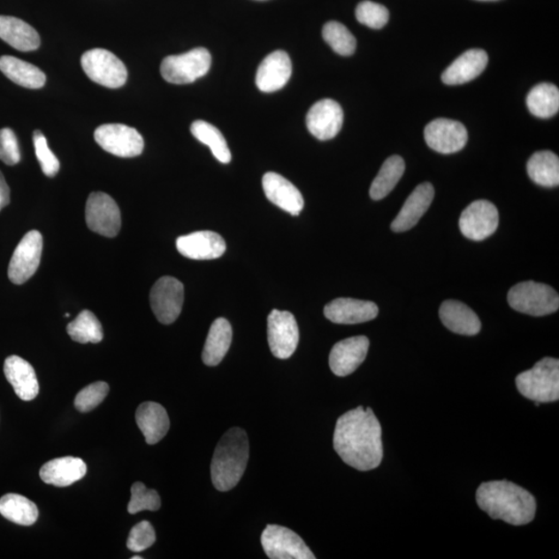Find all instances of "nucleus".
I'll list each match as a JSON object with an SVG mask.
<instances>
[{"label": "nucleus", "mask_w": 559, "mask_h": 559, "mask_svg": "<svg viewBox=\"0 0 559 559\" xmlns=\"http://www.w3.org/2000/svg\"><path fill=\"white\" fill-rule=\"evenodd\" d=\"M382 429L371 409L357 407L338 418L333 433V448L346 464L360 471L380 465L384 458Z\"/></svg>", "instance_id": "f257e3e1"}, {"label": "nucleus", "mask_w": 559, "mask_h": 559, "mask_svg": "<svg viewBox=\"0 0 559 559\" xmlns=\"http://www.w3.org/2000/svg\"><path fill=\"white\" fill-rule=\"evenodd\" d=\"M477 502L492 519L515 526L531 524L536 516L534 497L525 488L508 481L483 483L477 491Z\"/></svg>", "instance_id": "f03ea898"}, {"label": "nucleus", "mask_w": 559, "mask_h": 559, "mask_svg": "<svg viewBox=\"0 0 559 559\" xmlns=\"http://www.w3.org/2000/svg\"><path fill=\"white\" fill-rule=\"evenodd\" d=\"M249 460L247 433L233 428L222 436L211 465V481L218 491L234 489L244 476Z\"/></svg>", "instance_id": "7ed1b4c3"}, {"label": "nucleus", "mask_w": 559, "mask_h": 559, "mask_svg": "<svg viewBox=\"0 0 559 559\" xmlns=\"http://www.w3.org/2000/svg\"><path fill=\"white\" fill-rule=\"evenodd\" d=\"M516 387L522 396L536 403L555 402L559 399V361L544 357L516 378Z\"/></svg>", "instance_id": "20e7f679"}, {"label": "nucleus", "mask_w": 559, "mask_h": 559, "mask_svg": "<svg viewBox=\"0 0 559 559\" xmlns=\"http://www.w3.org/2000/svg\"><path fill=\"white\" fill-rule=\"evenodd\" d=\"M509 306L516 311L532 316L555 313L559 308V296L549 285L533 281L521 282L509 289Z\"/></svg>", "instance_id": "39448f33"}, {"label": "nucleus", "mask_w": 559, "mask_h": 559, "mask_svg": "<svg viewBox=\"0 0 559 559\" xmlns=\"http://www.w3.org/2000/svg\"><path fill=\"white\" fill-rule=\"evenodd\" d=\"M211 65V53L196 48L180 56L168 57L161 65V75L172 84H189L208 74Z\"/></svg>", "instance_id": "423d86ee"}, {"label": "nucleus", "mask_w": 559, "mask_h": 559, "mask_svg": "<svg viewBox=\"0 0 559 559\" xmlns=\"http://www.w3.org/2000/svg\"><path fill=\"white\" fill-rule=\"evenodd\" d=\"M81 65L90 80L102 87L119 88L126 82V65L111 51L96 48L85 52L81 57Z\"/></svg>", "instance_id": "0eeeda50"}, {"label": "nucleus", "mask_w": 559, "mask_h": 559, "mask_svg": "<svg viewBox=\"0 0 559 559\" xmlns=\"http://www.w3.org/2000/svg\"><path fill=\"white\" fill-rule=\"evenodd\" d=\"M261 544L271 559L316 558L299 534L287 527L267 525L261 536Z\"/></svg>", "instance_id": "6e6552de"}, {"label": "nucleus", "mask_w": 559, "mask_h": 559, "mask_svg": "<svg viewBox=\"0 0 559 559\" xmlns=\"http://www.w3.org/2000/svg\"><path fill=\"white\" fill-rule=\"evenodd\" d=\"M96 142L107 153L120 157H134L142 154L144 142L134 127L121 124L103 125L95 131Z\"/></svg>", "instance_id": "1a4fd4ad"}, {"label": "nucleus", "mask_w": 559, "mask_h": 559, "mask_svg": "<svg viewBox=\"0 0 559 559\" xmlns=\"http://www.w3.org/2000/svg\"><path fill=\"white\" fill-rule=\"evenodd\" d=\"M184 299V285L172 277L157 280L150 291L151 310L163 325H172L179 318Z\"/></svg>", "instance_id": "9d476101"}, {"label": "nucleus", "mask_w": 559, "mask_h": 559, "mask_svg": "<svg viewBox=\"0 0 559 559\" xmlns=\"http://www.w3.org/2000/svg\"><path fill=\"white\" fill-rule=\"evenodd\" d=\"M88 228L106 238H114L121 228V215L115 200L103 192L91 193L85 208Z\"/></svg>", "instance_id": "9b49d317"}, {"label": "nucleus", "mask_w": 559, "mask_h": 559, "mask_svg": "<svg viewBox=\"0 0 559 559\" xmlns=\"http://www.w3.org/2000/svg\"><path fill=\"white\" fill-rule=\"evenodd\" d=\"M267 339L272 354L287 360L299 345L300 332L295 316L288 311L272 310L267 318Z\"/></svg>", "instance_id": "f8f14e48"}, {"label": "nucleus", "mask_w": 559, "mask_h": 559, "mask_svg": "<svg viewBox=\"0 0 559 559\" xmlns=\"http://www.w3.org/2000/svg\"><path fill=\"white\" fill-rule=\"evenodd\" d=\"M42 252V236L38 230L29 231L17 246L9 265L10 281L21 285L39 269Z\"/></svg>", "instance_id": "ddd939ff"}, {"label": "nucleus", "mask_w": 559, "mask_h": 559, "mask_svg": "<svg viewBox=\"0 0 559 559\" xmlns=\"http://www.w3.org/2000/svg\"><path fill=\"white\" fill-rule=\"evenodd\" d=\"M500 224L496 206L488 200H477L462 212L459 227L462 234L471 241H484L494 234Z\"/></svg>", "instance_id": "4468645a"}, {"label": "nucleus", "mask_w": 559, "mask_h": 559, "mask_svg": "<svg viewBox=\"0 0 559 559\" xmlns=\"http://www.w3.org/2000/svg\"><path fill=\"white\" fill-rule=\"evenodd\" d=\"M467 139L469 134L466 127L452 119H435L425 129V140L428 147L443 155L458 153L464 149Z\"/></svg>", "instance_id": "2eb2a0df"}, {"label": "nucleus", "mask_w": 559, "mask_h": 559, "mask_svg": "<svg viewBox=\"0 0 559 559\" xmlns=\"http://www.w3.org/2000/svg\"><path fill=\"white\" fill-rule=\"evenodd\" d=\"M344 114L341 106L331 99L321 100L310 109L306 123L312 135L322 142L335 138L341 131Z\"/></svg>", "instance_id": "dca6fc26"}, {"label": "nucleus", "mask_w": 559, "mask_h": 559, "mask_svg": "<svg viewBox=\"0 0 559 559\" xmlns=\"http://www.w3.org/2000/svg\"><path fill=\"white\" fill-rule=\"evenodd\" d=\"M369 346V339L364 336L351 337L338 342L330 354L333 373L340 378L354 373L366 360Z\"/></svg>", "instance_id": "f3484780"}, {"label": "nucleus", "mask_w": 559, "mask_h": 559, "mask_svg": "<svg viewBox=\"0 0 559 559\" xmlns=\"http://www.w3.org/2000/svg\"><path fill=\"white\" fill-rule=\"evenodd\" d=\"M176 249L182 255L193 260H212L221 257L226 251V242L220 234L212 231H197L180 236Z\"/></svg>", "instance_id": "a211bd4d"}, {"label": "nucleus", "mask_w": 559, "mask_h": 559, "mask_svg": "<svg viewBox=\"0 0 559 559\" xmlns=\"http://www.w3.org/2000/svg\"><path fill=\"white\" fill-rule=\"evenodd\" d=\"M379 310L372 302L341 297L327 303L325 315L327 319L338 325H357L378 318Z\"/></svg>", "instance_id": "6ab92c4d"}, {"label": "nucleus", "mask_w": 559, "mask_h": 559, "mask_svg": "<svg viewBox=\"0 0 559 559\" xmlns=\"http://www.w3.org/2000/svg\"><path fill=\"white\" fill-rule=\"evenodd\" d=\"M263 187L266 198L272 203L290 215H300L305 203L302 193L288 180L278 173L267 172L263 179Z\"/></svg>", "instance_id": "aec40b11"}, {"label": "nucleus", "mask_w": 559, "mask_h": 559, "mask_svg": "<svg viewBox=\"0 0 559 559\" xmlns=\"http://www.w3.org/2000/svg\"><path fill=\"white\" fill-rule=\"evenodd\" d=\"M434 188L430 182L418 185L410 197L407 198L403 208L393 221L391 228L394 233H405L415 227L421 220L434 198Z\"/></svg>", "instance_id": "412c9836"}, {"label": "nucleus", "mask_w": 559, "mask_h": 559, "mask_svg": "<svg viewBox=\"0 0 559 559\" xmlns=\"http://www.w3.org/2000/svg\"><path fill=\"white\" fill-rule=\"evenodd\" d=\"M293 65L288 54L276 51L269 54L259 65L257 84L264 93H273L281 89L289 81Z\"/></svg>", "instance_id": "4be33fe9"}, {"label": "nucleus", "mask_w": 559, "mask_h": 559, "mask_svg": "<svg viewBox=\"0 0 559 559\" xmlns=\"http://www.w3.org/2000/svg\"><path fill=\"white\" fill-rule=\"evenodd\" d=\"M4 371L5 378L21 400L32 401L38 396V378L34 367L27 361L20 356H11L4 362Z\"/></svg>", "instance_id": "5701e85b"}, {"label": "nucleus", "mask_w": 559, "mask_h": 559, "mask_svg": "<svg viewBox=\"0 0 559 559\" xmlns=\"http://www.w3.org/2000/svg\"><path fill=\"white\" fill-rule=\"evenodd\" d=\"M440 318L447 329L459 335L475 336L482 329L479 316L459 301L443 302L440 309Z\"/></svg>", "instance_id": "b1692460"}, {"label": "nucleus", "mask_w": 559, "mask_h": 559, "mask_svg": "<svg viewBox=\"0 0 559 559\" xmlns=\"http://www.w3.org/2000/svg\"><path fill=\"white\" fill-rule=\"evenodd\" d=\"M88 467L80 458L64 457L47 462L42 466L40 477L42 481L56 486L68 487L80 481L87 475Z\"/></svg>", "instance_id": "393cba45"}, {"label": "nucleus", "mask_w": 559, "mask_h": 559, "mask_svg": "<svg viewBox=\"0 0 559 559\" xmlns=\"http://www.w3.org/2000/svg\"><path fill=\"white\" fill-rule=\"evenodd\" d=\"M488 64V56L482 50H471L462 54L443 72V83L460 85L470 82L482 74Z\"/></svg>", "instance_id": "a878e982"}, {"label": "nucleus", "mask_w": 559, "mask_h": 559, "mask_svg": "<svg viewBox=\"0 0 559 559\" xmlns=\"http://www.w3.org/2000/svg\"><path fill=\"white\" fill-rule=\"evenodd\" d=\"M136 423L149 445L161 441L170 428L166 410L155 402H145L138 407Z\"/></svg>", "instance_id": "bb28decb"}, {"label": "nucleus", "mask_w": 559, "mask_h": 559, "mask_svg": "<svg viewBox=\"0 0 559 559\" xmlns=\"http://www.w3.org/2000/svg\"><path fill=\"white\" fill-rule=\"evenodd\" d=\"M0 39L22 52L34 51L41 45L40 35L33 27L10 16H0Z\"/></svg>", "instance_id": "cd10ccee"}, {"label": "nucleus", "mask_w": 559, "mask_h": 559, "mask_svg": "<svg viewBox=\"0 0 559 559\" xmlns=\"http://www.w3.org/2000/svg\"><path fill=\"white\" fill-rule=\"evenodd\" d=\"M233 342V327L225 318H218L211 326L203 352L206 366L215 367L223 361Z\"/></svg>", "instance_id": "c85d7f7f"}, {"label": "nucleus", "mask_w": 559, "mask_h": 559, "mask_svg": "<svg viewBox=\"0 0 559 559\" xmlns=\"http://www.w3.org/2000/svg\"><path fill=\"white\" fill-rule=\"evenodd\" d=\"M0 71L11 81L22 88L38 89L44 87L46 75L35 65L23 62V60L4 56L0 57Z\"/></svg>", "instance_id": "c756f323"}, {"label": "nucleus", "mask_w": 559, "mask_h": 559, "mask_svg": "<svg viewBox=\"0 0 559 559\" xmlns=\"http://www.w3.org/2000/svg\"><path fill=\"white\" fill-rule=\"evenodd\" d=\"M527 173L539 186L557 187L559 185L558 157L552 151H538L527 163Z\"/></svg>", "instance_id": "7c9ffc66"}, {"label": "nucleus", "mask_w": 559, "mask_h": 559, "mask_svg": "<svg viewBox=\"0 0 559 559\" xmlns=\"http://www.w3.org/2000/svg\"><path fill=\"white\" fill-rule=\"evenodd\" d=\"M0 514L13 524L30 526L39 518V509L32 501L19 494H5L0 498Z\"/></svg>", "instance_id": "2f4dec72"}, {"label": "nucleus", "mask_w": 559, "mask_h": 559, "mask_svg": "<svg viewBox=\"0 0 559 559\" xmlns=\"http://www.w3.org/2000/svg\"><path fill=\"white\" fill-rule=\"evenodd\" d=\"M405 172V162L399 156H392L384 163L371 185L370 196L373 200L384 199L397 186Z\"/></svg>", "instance_id": "473e14b6"}, {"label": "nucleus", "mask_w": 559, "mask_h": 559, "mask_svg": "<svg viewBox=\"0 0 559 559\" xmlns=\"http://www.w3.org/2000/svg\"><path fill=\"white\" fill-rule=\"evenodd\" d=\"M527 107L534 117L549 119L555 117L559 109V90L555 85L540 83L527 96Z\"/></svg>", "instance_id": "72a5a7b5"}, {"label": "nucleus", "mask_w": 559, "mask_h": 559, "mask_svg": "<svg viewBox=\"0 0 559 559\" xmlns=\"http://www.w3.org/2000/svg\"><path fill=\"white\" fill-rule=\"evenodd\" d=\"M66 332L72 340L81 344L100 343L104 337L101 322L88 310H84L74 320L71 321L66 326Z\"/></svg>", "instance_id": "f704fd0d"}, {"label": "nucleus", "mask_w": 559, "mask_h": 559, "mask_svg": "<svg viewBox=\"0 0 559 559\" xmlns=\"http://www.w3.org/2000/svg\"><path fill=\"white\" fill-rule=\"evenodd\" d=\"M191 132L198 142L208 145L218 162L228 164L231 161V153L226 140L216 126L204 120H196L191 126Z\"/></svg>", "instance_id": "c9c22d12"}, {"label": "nucleus", "mask_w": 559, "mask_h": 559, "mask_svg": "<svg viewBox=\"0 0 559 559\" xmlns=\"http://www.w3.org/2000/svg\"><path fill=\"white\" fill-rule=\"evenodd\" d=\"M322 35L332 50L340 56L349 57L355 53L356 40L343 24L336 21L327 22L322 29Z\"/></svg>", "instance_id": "e433bc0d"}, {"label": "nucleus", "mask_w": 559, "mask_h": 559, "mask_svg": "<svg viewBox=\"0 0 559 559\" xmlns=\"http://www.w3.org/2000/svg\"><path fill=\"white\" fill-rule=\"evenodd\" d=\"M161 508V498L156 490L145 487V485L137 482L132 486L131 501L127 504V512L137 514L142 510H157Z\"/></svg>", "instance_id": "4c0bfd02"}, {"label": "nucleus", "mask_w": 559, "mask_h": 559, "mask_svg": "<svg viewBox=\"0 0 559 559\" xmlns=\"http://www.w3.org/2000/svg\"><path fill=\"white\" fill-rule=\"evenodd\" d=\"M108 393L109 386L106 382H94L77 394L75 398L76 410L80 412H89L95 410L105 400Z\"/></svg>", "instance_id": "58836bf2"}, {"label": "nucleus", "mask_w": 559, "mask_h": 559, "mask_svg": "<svg viewBox=\"0 0 559 559\" xmlns=\"http://www.w3.org/2000/svg\"><path fill=\"white\" fill-rule=\"evenodd\" d=\"M356 16L358 22L364 26L380 29L387 23L390 13L384 5L372 2H363L357 5Z\"/></svg>", "instance_id": "ea45409f"}, {"label": "nucleus", "mask_w": 559, "mask_h": 559, "mask_svg": "<svg viewBox=\"0 0 559 559\" xmlns=\"http://www.w3.org/2000/svg\"><path fill=\"white\" fill-rule=\"evenodd\" d=\"M34 145L36 159L39 160L42 173L48 178H54L59 172L60 164L57 156L48 147L46 137L39 130L34 132Z\"/></svg>", "instance_id": "a19ab883"}, {"label": "nucleus", "mask_w": 559, "mask_h": 559, "mask_svg": "<svg viewBox=\"0 0 559 559\" xmlns=\"http://www.w3.org/2000/svg\"><path fill=\"white\" fill-rule=\"evenodd\" d=\"M156 542V532L149 521H142L132 528L126 546L133 552H142Z\"/></svg>", "instance_id": "79ce46f5"}, {"label": "nucleus", "mask_w": 559, "mask_h": 559, "mask_svg": "<svg viewBox=\"0 0 559 559\" xmlns=\"http://www.w3.org/2000/svg\"><path fill=\"white\" fill-rule=\"evenodd\" d=\"M0 160L9 166L16 165L21 160L19 143L14 131L9 127L0 129Z\"/></svg>", "instance_id": "37998d69"}, {"label": "nucleus", "mask_w": 559, "mask_h": 559, "mask_svg": "<svg viewBox=\"0 0 559 559\" xmlns=\"http://www.w3.org/2000/svg\"><path fill=\"white\" fill-rule=\"evenodd\" d=\"M11 200V191L10 188L5 181L4 176L0 172V211L5 208V206L9 205Z\"/></svg>", "instance_id": "c03bdc74"}, {"label": "nucleus", "mask_w": 559, "mask_h": 559, "mask_svg": "<svg viewBox=\"0 0 559 559\" xmlns=\"http://www.w3.org/2000/svg\"><path fill=\"white\" fill-rule=\"evenodd\" d=\"M481 2H496V0H481Z\"/></svg>", "instance_id": "a18cd8bd"}, {"label": "nucleus", "mask_w": 559, "mask_h": 559, "mask_svg": "<svg viewBox=\"0 0 559 559\" xmlns=\"http://www.w3.org/2000/svg\"><path fill=\"white\" fill-rule=\"evenodd\" d=\"M142 557L140 556H133L132 559H142Z\"/></svg>", "instance_id": "49530a36"}]
</instances>
